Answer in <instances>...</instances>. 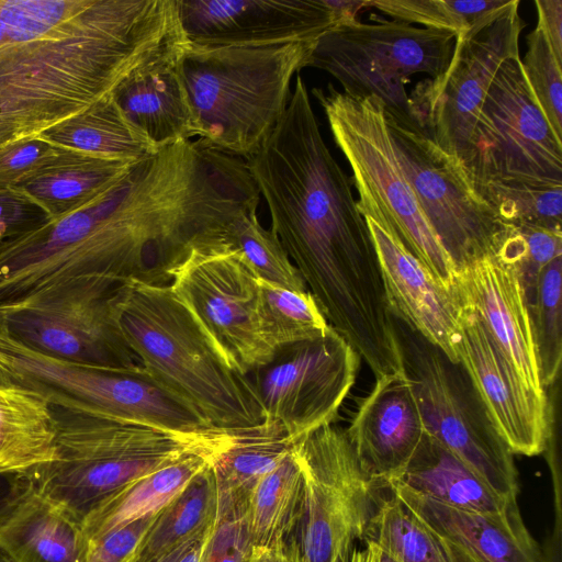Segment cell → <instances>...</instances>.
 Returning a JSON list of instances; mask_svg holds the SVG:
<instances>
[{"instance_id": "cell-1", "label": "cell", "mask_w": 562, "mask_h": 562, "mask_svg": "<svg viewBox=\"0 0 562 562\" xmlns=\"http://www.w3.org/2000/svg\"><path fill=\"white\" fill-rule=\"evenodd\" d=\"M244 161L268 205L270 229L327 323L370 369L393 362L398 341L372 237L302 76L277 126Z\"/></svg>"}, {"instance_id": "cell-2", "label": "cell", "mask_w": 562, "mask_h": 562, "mask_svg": "<svg viewBox=\"0 0 562 562\" xmlns=\"http://www.w3.org/2000/svg\"><path fill=\"white\" fill-rule=\"evenodd\" d=\"M183 42L175 0H0V149L113 95Z\"/></svg>"}, {"instance_id": "cell-3", "label": "cell", "mask_w": 562, "mask_h": 562, "mask_svg": "<svg viewBox=\"0 0 562 562\" xmlns=\"http://www.w3.org/2000/svg\"><path fill=\"white\" fill-rule=\"evenodd\" d=\"M115 311L144 370L213 429L240 435L267 424L255 383L227 363L170 284L123 283Z\"/></svg>"}, {"instance_id": "cell-4", "label": "cell", "mask_w": 562, "mask_h": 562, "mask_svg": "<svg viewBox=\"0 0 562 562\" xmlns=\"http://www.w3.org/2000/svg\"><path fill=\"white\" fill-rule=\"evenodd\" d=\"M316 41L257 46L183 43L179 68L195 136L244 160L283 116L294 75L307 67Z\"/></svg>"}, {"instance_id": "cell-5", "label": "cell", "mask_w": 562, "mask_h": 562, "mask_svg": "<svg viewBox=\"0 0 562 562\" xmlns=\"http://www.w3.org/2000/svg\"><path fill=\"white\" fill-rule=\"evenodd\" d=\"M53 406L56 459L25 476L80 524L126 485L195 452L220 450L234 435L178 432Z\"/></svg>"}, {"instance_id": "cell-6", "label": "cell", "mask_w": 562, "mask_h": 562, "mask_svg": "<svg viewBox=\"0 0 562 562\" xmlns=\"http://www.w3.org/2000/svg\"><path fill=\"white\" fill-rule=\"evenodd\" d=\"M312 94L324 111L333 138L352 171L357 206L413 255L449 292L457 294V271L431 229L401 167L386 125L384 105L374 97L355 98L328 83Z\"/></svg>"}, {"instance_id": "cell-7", "label": "cell", "mask_w": 562, "mask_h": 562, "mask_svg": "<svg viewBox=\"0 0 562 562\" xmlns=\"http://www.w3.org/2000/svg\"><path fill=\"white\" fill-rule=\"evenodd\" d=\"M303 476L294 529L285 542L291 562H350L368 538L389 490L361 468L346 431L323 426L293 447Z\"/></svg>"}, {"instance_id": "cell-8", "label": "cell", "mask_w": 562, "mask_h": 562, "mask_svg": "<svg viewBox=\"0 0 562 562\" xmlns=\"http://www.w3.org/2000/svg\"><path fill=\"white\" fill-rule=\"evenodd\" d=\"M370 20L372 24L356 19L324 33L314 45L307 67L328 72L350 97L379 98L395 121L419 127L405 83L416 74L440 77L451 59L457 35L375 13Z\"/></svg>"}, {"instance_id": "cell-9", "label": "cell", "mask_w": 562, "mask_h": 562, "mask_svg": "<svg viewBox=\"0 0 562 562\" xmlns=\"http://www.w3.org/2000/svg\"><path fill=\"white\" fill-rule=\"evenodd\" d=\"M403 370L432 436L506 501H516L518 472L512 451L495 429L474 385L418 333L394 318Z\"/></svg>"}, {"instance_id": "cell-10", "label": "cell", "mask_w": 562, "mask_h": 562, "mask_svg": "<svg viewBox=\"0 0 562 562\" xmlns=\"http://www.w3.org/2000/svg\"><path fill=\"white\" fill-rule=\"evenodd\" d=\"M463 173L487 182L562 188V140L536 103L519 57L496 72L477 114Z\"/></svg>"}, {"instance_id": "cell-11", "label": "cell", "mask_w": 562, "mask_h": 562, "mask_svg": "<svg viewBox=\"0 0 562 562\" xmlns=\"http://www.w3.org/2000/svg\"><path fill=\"white\" fill-rule=\"evenodd\" d=\"M519 1L510 2L456 36L446 71L419 82L409 98L419 128L463 168L473 127L488 88L504 61L519 57V36L526 23Z\"/></svg>"}, {"instance_id": "cell-12", "label": "cell", "mask_w": 562, "mask_h": 562, "mask_svg": "<svg viewBox=\"0 0 562 562\" xmlns=\"http://www.w3.org/2000/svg\"><path fill=\"white\" fill-rule=\"evenodd\" d=\"M122 284L98 278L71 280L0 308V323L42 353L95 368L136 369L140 363L116 318Z\"/></svg>"}, {"instance_id": "cell-13", "label": "cell", "mask_w": 562, "mask_h": 562, "mask_svg": "<svg viewBox=\"0 0 562 562\" xmlns=\"http://www.w3.org/2000/svg\"><path fill=\"white\" fill-rule=\"evenodd\" d=\"M384 115L401 167L456 271L495 256L509 224L479 196L460 167L425 131L398 123L385 109Z\"/></svg>"}, {"instance_id": "cell-14", "label": "cell", "mask_w": 562, "mask_h": 562, "mask_svg": "<svg viewBox=\"0 0 562 562\" xmlns=\"http://www.w3.org/2000/svg\"><path fill=\"white\" fill-rule=\"evenodd\" d=\"M170 286L236 371L248 375L273 360L261 329L259 280L226 243L193 250Z\"/></svg>"}, {"instance_id": "cell-15", "label": "cell", "mask_w": 562, "mask_h": 562, "mask_svg": "<svg viewBox=\"0 0 562 562\" xmlns=\"http://www.w3.org/2000/svg\"><path fill=\"white\" fill-rule=\"evenodd\" d=\"M360 357L331 326L321 336L283 346L254 382L268 424L296 442L333 424L355 384Z\"/></svg>"}, {"instance_id": "cell-16", "label": "cell", "mask_w": 562, "mask_h": 562, "mask_svg": "<svg viewBox=\"0 0 562 562\" xmlns=\"http://www.w3.org/2000/svg\"><path fill=\"white\" fill-rule=\"evenodd\" d=\"M184 42L257 46L317 41L367 0H175Z\"/></svg>"}, {"instance_id": "cell-17", "label": "cell", "mask_w": 562, "mask_h": 562, "mask_svg": "<svg viewBox=\"0 0 562 562\" xmlns=\"http://www.w3.org/2000/svg\"><path fill=\"white\" fill-rule=\"evenodd\" d=\"M459 362L513 454L544 452L552 436L551 408L525 385L480 316L462 304Z\"/></svg>"}, {"instance_id": "cell-18", "label": "cell", "mask_w": 562, "mask_h": 562, "mask_svg": "<svg viewBox=\"0 0 562 562\" xmlns=\"http://www.w3.org/2000/svg\"><path fill=\"white\" fill-rule=\"evenodd\" d=\"M378 256L392 316L459 362L462 303L439 284L428 270L371 218H364Z\"/></svg>"}, {"instance_id": "cell-19", "label": "cell", "mask_w": 562, "mask_h": 562, "mask_svg": "<svg viewBox=\"0 0 562 562\" xmlns=\"http://www.w3.org/2000/svg\"><path fill=\"white\" fill-rule=\"evenodd\" d=\"M456 291L460 302L480 316L525 385L547 397L530 315L515 267L496 255L485 256L457 272Z\"/></svg>"}, {"instance_id": "cell-20", "label": "cell", "mask_w": 562, "mask_h": 562, "mask_svg": "<svg viewBox=\"0 0 562 562\" xmlns=\"http://www.w3.org/2000/svg\"><path fill=\"white\" fill-rule=\"evenodd\" d=\"M345 431L369 476L386 485L397 480L426 434L405 373L378 378Z\"/></svg>"}, {"instance_id": "cell-21", "label": "cell", "mask_w": 562, "mask_h": 562, "mask_svg": "<svg viewBox=\"0 0 562 562\" xmlns=\"http://www.w3.org/2000/svg\"><path fill=\"white\" fill-rule=\"evenodd\" d=\"M387 486L429 530L477 562H551L527 529L517 501L499 513H474L441 504L398 482Z\"/></svg>"}, {"instance_id": "cell-22", "label": "cell", "mask_w": 562, "mask_h": 562, "mask_svg": "<svg viewBox=\"0 0 562 562\" xmlns=\"http://www.w3.org/2000/svg\"><path fill=\"white\" fill-rule=\"evenodd\" d=\"M182 45L133 74L113 93L126 117L159 149L195 137L191 104L178 61Z\"/></svg>"}, {"instance_id": "cell-23", "label": "cell", "mask_w": 562, "mask_h": 562, "mask_svg": "<svg viewBox=\"0 0 562 562\" xmlns=\"http://www.w3.org/2000/svg\"><path fill=\"white\" fill-rule=\"evenodd\" d=\"M26 481L0 516V555L5 562H82L88 540L81 524Z\"/></svg>"}, {"instance_id": "cell-24", "label": "cell", "mask_w": 562, "mask_h": 562, "mask_svg": "<svg viewBox=\"0 0 562 562\" xmlns=\"http://www.w3.org/2000/svg\"><path fill=\"white\" fill-rule=\"evenodd\" d=\"M133 164L59 147L13 188L56 221L92 202Z\"/></svg>"}, {"instance_id": "cell-25", "label": "cell", "mask_w": 562, "mask_h": 562, "mask_svg": "<svg viewBox=\"0 0 562 562\" xmlns=\"http://www.w3.org/2000/svg\"><path fill=\"white\" fill-rule=\"evenodd\" d=\"M50 402L33 390L0 382V475L29 476L56 459Z\"/></svg>"}, {"instance_id": "cell-26", "label": "cell", "mask_w": 562, "mask_h": 562, "mask_svg": "<svg viewBox=\"0 0 562 562\" xmlns=\"http://www.w3.org/2000/svg\"><path fill=\"white\" fill-rule=\"evenodd\" d=\"M222 449L188 454L104 498L81 521L86 539H95L114 528L158 514L211 465Z\"/></svg>"}, {"instance_id": "cell-27", "label": "cell", "mask_w": 562, "mask_h": 562, "mask_svg": "<svg viewBox=\"0 0 562 562\" xmlns=\"http://www.w3.org/2000/svg\"><path fill=\"white\" fill-rule=\"evenodd\" d=\"M392 482H398L434 501L467 512L499 513L514 502L498 496L463 461L427 431L403 473Z\"/></svg>"}, {"instance_id": "cell-28", "label": "cell", "mask_w": 562, "mask_h": 562, "mask_svg": "<svg viewBox=\"0 0 562 562\" xmlns=\"http://www.w3.org/2000/svg\"><path fill=\"white\" fill-rule=\"evenodd\" d=\"M294 443L278 424L234 435L213 459L211 470L217 490V519L243 512L256 483L274 469Z\"/></svg>"}, {"instance_id": "cell-29", "label": "cell", "mask_w": 562, "mask_h": 562, "mask_svg": "<svg viewBox=\"0 0 562 562\" xmlns=\"http://www.w3.org/2000/svg\"><path fill=\"white\" fill-rule=\"evenodd\" d=\"M38 138L59 147L128 162L159 150L126 117L113 95L48 128Z\"/></svg>"}, {"instance_id": "cell-30", "label": "cell", "mask_w": 562, "mask_h": 562, "mask_svg": "<svg viewBox=\"0 0 562 562\" xmlns=\"http://www.w3.org/2000/svg\"><path fill=\"white\" fill-rule=\"evenodd\" d=\"M303 476L293 450L251 490L245 518L252 549L285 543L296 524Z\"/></svg>"}, {"instance_id": "cell-31", "label": "cell", "mask_w": 562, "mask_h": 562, "mask_svg": "<svg viewBox=\"0 0 562 562\" xmlns=\"http://www.w3.org/2000/svg\"><path fill=\"white\" fill-rule=\"evenodd\" d=\"M217 520V490L211 465L157 515L136 557L155 562L175 548L213 531Z\"/></svg>"}, {"instance_id": "cell-32", "label": "cell", "mask_w": 562, "mask_h": 562, "mask_svg": "<svg viewBox=\"0 0 562 562\" xmlns=\"http://www.w3.org/2000/svg\"><path fill=\"white\" fill-rule=\"evenodd\" d=\"M257 210L240 212L228 224L225 243L240 255L258 280L292 291H307L279 237L259 222Z\"/></svg>"}, {"instance_id": "cell-33", "label": "cell", "mask_w": 562, "mask_h": 562, "mask_svg": "<svg viewBox=\"0 0 562 562\" xmlns=\"http://www.w3.org/2000/svg\"><path fill=\"white\" fill-rule=\"evenodd\" d=\"M367 539L396 562H456L448 544L411 514L391 491L383 498Z\"/></svg>"}, {"instance_id": "cell-34", "label": "cell", "mask_w": 562, "mask_h": 562, "mask_svg": "<svg viewBox=\"0 0 562 562\" xmlns=\"http://www.w3.org/2000/svg\"><path fill=\"white\" fill-rule=\"evenodd\" d=\"M262 334L277 351L283 346L323 335L328 328L310 291L297 292L259 280Z\"/></svg>"}, {"instance_id": "cell-35", "label": "cell", "mask_w": 562, "mask_h": 562, "mask_svg": "<svg viewBox=\"0 0 562 562\" xmlns=\"http://www.w3.org/2000/svg\"><path fill=\"white\" fill-rule=\"evenodd\" d=\"M562 256L542 270L532 297L527 302L537 351L540 380L552 385L562 360Z\"/></svg>"}, {"instance_id": "cell-36", "label": "cell", "mask_w": 562, "mask_h": 562, "mask_svg": "<svg viewBox=\"0 0 562 562\" xmlns=\"http://www.w3.org/2000/svg\"><path fill=\"white\" fill-rule=\"evenodd\" d=\"M506 224L562 232V188L487 182L472 187Z\"/></svg>"}, {"instance_id": "cell-37", "label": "cell", "mask_w": 562, "mask_h": 562, "mask_svg": "<svg viewBox=\"0 0 562 562\" xmlns=\"http://www.w3.org/2000/svg\"><path fill=\"white\" fill-rule=\"evenodd\" d=\"M506 4L507 0H367V8L378 9L393 20L450 31L457 36Z\"/></svg>"}, {"instance_id": "cell-38", "label": "cell", "mask_w": 562, "mask_h": 562, "mask_svg": "<svg viewBox=\"0 0 562 562\" xmlns=\"http://www.w3.org/2000/svg\"><path fill=\"white\" fill-rule=\"evenodd\" d=\"M526 42L527 50L521 59L526 81L550 127L562 140V63L538 26L527 35Z\"/></svg>"}, {"instance_id": "cell-39", "label": "cell", "mask_w": 562, "mask_h": 562, "mask_svg": "<svg viewBox=\"0 0 562 562\" xmlns=\"http://www.w3.org/2000/svg\"><path fill=\"white\" fill-rule=\"evenodd\" d=\"M524 238V249L519 260L512 265L518 272L528 302L537 288L543 268L558 256H562V232L546 228L515 225Z\"/></svg>"}, {"instance_id": "cell-40", "label": "cell", "mask_w": 562, "mask_h": 562, "mask_svg": "<svg viewBox=\"0 0 562 562\" xmlns=\"http://www.w3.org/2000/svg\"><path fill=\"white\" fill-rule=\"evenodd\" d=\"M158 514L145 516L89 540L82 562L136 561L145 537Z\"/></svg>"}, {"instance_id": "cell-41", "label": "cell", "mask_w": 562, "mask_h": 562, "mask_svg": "<svg viewBox=\"0 0 562 562\" xmlns=\"http://www.w3.org/2000/svg\"><path fill=\"white\" fill-rule=\"evenodd\" d=\"M252 550L245 512H237L216 520L201 562H248Z\"/></svg>"}, {"instance_id": "cell-42", "label": "cell", "mask_w": 562, "mask_h": 562, "mask_svg": "<svg viewBox=\"0 0 562 562\" xmlns=\"http://www.w3.org/2000/svg\"><path fill=\"white\" fill-rule=\"evenodd\" d=\"M58 149L59 146L38 137L0 149V189L13 188Z\"/></svg>"}, {"instance_id": "cell-43", "label": "cell", "mask_w": 562, "mask_h": 562, "mask_svg": "<svg viewBox=\"0 0 562 562\" xmlns=\"http://www.w3.org/2000/svg\"><path fill=\"white\" fill-rule=\"evenodd\" d=\"M50 221L44 210L18 189H0V241L30 233Z\"/></svg>"}, {"instance_id": "cell-44", "label": "cell", "mask_w": 562, "mask_h": 562, "mask_svg": "<svg viewBox=\"0 0 562 562\" xmlns=\"http://www.w3.org/2000/svg\"><path fill=\"white\" fill-rule=\"evenodd\" d=\"M537 26L543 32L559 61L562 63V0H536Z\"/></svg>"}, {"instance_id": "cell-45", "label": "cell", "mask_w": 562, "mask_h": 562, "mask_svg": "<svg viewBox=\"0 0 562 562\" xmlns=\"http://www.w3.org/2000/svg\"><path fill=\"white\" fill-rule=\"evenodd\" d=\"M382 551L379 546L367 539L353 553L350 562H381Z\"/></svg>"}, {"instance_id": "cell-46", "label": "cell", "mask_w": 562, "mask_h": 562, "mask_svg": "<svg viewBox=\"0 0 562 562\" xmlns=\"http://www.w3.org/2000/svg\"><path fill=\"white\" fill-rule=\"evenodd\" d=\"M210 535L202 537L195 543H193V546L183 554V557L178 562H201L204 548Z\"/></svg>"}, {"instance_id": "cell-47", "label": "cell", "mask_w": 562, "mask_h": 562, "mask_svg": "<svg viewBox=\"0 0 562 562\" xmlns=\"http://www.w3.org/2000/svg\"><path fill=\"white\" fill-rule=\"evenodd\" d=\"M261 562H291L286 552L285 543L265 550Z\"/></svg>"}, {"instance_id": "cell-48", "label": "cell", "mask_w": 562, "mask_h": 562, "mask_svg": "<svg viewBox=\"0 0 562 562\" xmlns=\"http://www.w3.org/2000/svg\"><path fill=\"white\" fill-rule=\"evenodd\" d=\"M205 536H207V535H205ZM202 537H204V536H202ZM202 537L182 543L181 546H179V547L175 548L173 550H171L166 555H164L160 559L156 560L155 562H178L183 557V554L193 546V543H195ZM134 562H138V561H134Z\"/></svg>"}, {"instance_id": "cell-49", "label": "cell", "mask_w": 562, "mask_h": 562, "mask_svg": "<svg viewBox=\"0 0 562 562\" xmlns=\"http://www.w3.org/2000/svg\"><path fill=\"white\" fill-rule=\"evenodd\" d=\"M448 547L450 548L456 562H477L474 559H472L471 557H469L467 553L458 550L457 548L451 547L450 544H448Z\"/></svg>"}, {"instance_id": "cell-50", "label": "cell", "mask_w": 562, "mask_h": 562, "mask_svg": "<svg viewBox=\"0 0 562 562\" xmlns=\"http://www.w3.org/2000/svg\"><path fill=\"white\" fill-rule=\"evenodd\" d=\"M263 551L265 550L254 549L248 562H261Z\"/></svg>"}, {"instance_id": "cell-51", "label": "cell", "mask_w": 562, "mask_h": 562, "mask_svg": "<svg viewBox=\"0 0 562 562\" xmlns=\"http://www.w3.org/2000/svg\"><path fill=\"white\" fill-rule=\"evenodd\" d=\"M381 562H396V561L382 552Z\"/></svg>"}, {"instance_id": "cell-52", "label": "cell", "mask_w": 562, "mask_h": 562, "mask_svg": "<svg viewBox=\"0 0 562 562\" xmlns=\"http://www.w3.org/2000/svg\"><path fill=\"white\" fill-rule=\"evenodd\" d=\"M0 562H5L1 555H0Z\"/></svg>"}, {"instance_id": "cell-53", "label": "cell", "mask_w": 562, "mask_h": 562, "mask_svg": "<svg viewBox=\"0 0 562 562\" xmlns=\"http://www.w3.org/2000/svg\"><path fill=\"white\" fill-rule=\"evenodd\" d=\"M0 382H2V380L0 379ZM3 383V382H2Z\"/></svg>"}, {"instance_id": "cell-54", "label": "cell", "mask_w": 562, "mask_h": 562, "mask_svg": "<svg viewBox=\"0 0 562 562\" xmlns=\"http://www.w3.org/2000/svg\"><path fill=\"white\" fill-rule=\"evenodd\" d=\"M1 243V241H0Z\"/></svg>"}]
</instances>
